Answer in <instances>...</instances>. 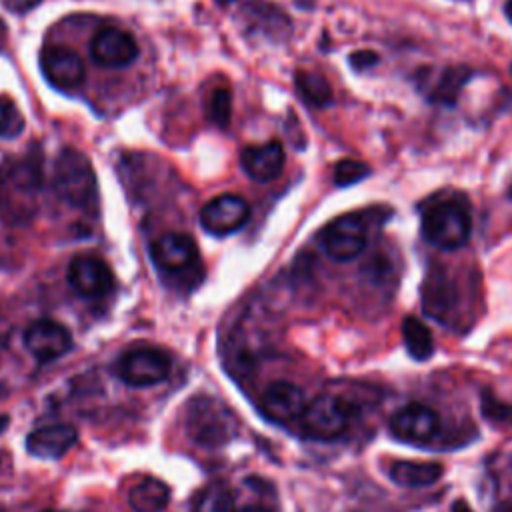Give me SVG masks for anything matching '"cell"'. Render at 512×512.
<instances>
[{
	"label": "cell",
	"mask_w": 512,
	"mask_h": 512,
	"mask_svg": "<svg viewBox=\"0 0 512 512\" xmlns=\"http://www.w3.org/2000/svg\"><path fill=\"white\" fill-rule=\"evenodd\" d=\"M152 262L164 274H182L198 262L196 240L186 232H168L152 244Z\"/></svg>",
	"instance_id": "cell-12"
},
{
	"label": "cell",
	"mask_w": 512,
	"mask_h": 512,
	"mask_svg": "<svg viewBox=\"0 0 512 512\" xmlns=\"http://www.w3.org/2000/svg\"><path fill=\"white\" fill-rule=\"evenodd\" d=\"M216 2H218L220 6H228V4H230V2H234V0H216Z\"/></svg>",
	"instance_id": "cell-34"
},
{
	"label": "cell",
	"mask_w": 512,
	"mask_h": 512,
	"mask_svg": "<svg viewBox=\"0 0 512 512\" xmlns=\"http://www.w3.org/2000/svg\"><path fill=\"white\" fill-rule=\"evenodd\" d=\"M170 502V488L158 478H144L132 486L128 504L134 512H160Z\"/></svg>",
	"instance_id": "cell-20"
},
{
	"label": "cell",
	"mask_w": 512,
	"mask_h": 512,
	"mask_svg": "<svg viewBox=\"0 0 512 512\" xmlns=\"http://www.w3.org/2000/svg\"><path fill=\"white\" fill-rule=\"evenodd\" d=\"M44 512H56V510H44Z\"/></svg>",
	"instance_id": "cell-36"
},
{
	"label": "cell",
	"mask_w": 512,
	"mask_h": 512,
	"mask_svg": "<svg viewBox=\"0 0 512 512\" xmlns=\"http://www.w3.org/2000/svg\"><path fill=\"white\" fill-rule=\"evenodd\" d=\"M26 122L14 100L0 96V138H16L22 134Z\"/></svg>",
	"instance_id": "cell-25"
},
{
	"label": "cell",
	"mask_w": 512,
	"mask_h": 512,
	"mask_svg": "<svg viewBox=\"0 0 512 512\" xmlns=\"http://www.w3.org/2000/svg\"><path fill=\"white\" fill-rule=\"evenodd\" d=\"M472 232V214L466 198H446L430 204L422 214V236L442 250L464 246Z\"/></svg>",
	"instance_id": "cell-2"
},
{
	"label": "cell",
	"mask_w": 512,
	"mask_h": 512,
	"mask_svg": "<svg viewBox=\"0 0 512 512\" xmlns=\"http://www.w3.org/2000/svg\"><path fill=\"white\" fill-rule=\"evenodd\" d=\"M236 512H270L268 508H264V506H256V504H252V506H242V508H238Z\"/></svg>",
	"instance_id": "cell-31"
},
{
	"label": "cell",
	"mask_w": 512,
	"mask_h": 512,
	"mask_svg": "<svg viewBox=\"0 0 512 512\" xmlns=\"http://www.w3.org/2000/svg\"><path fill=\"white\" fill-rule=\"evenodd\" d=\"M482 414L484 418L492 420V422H512V404H506L498 398H492L488 394H484L482 398Z\"/></svg>",
	"instance_id": "cell-27"
},
{
	"label": "cell",
	"mask_w": 512,
	"mask_h": 512,
	"mask_svg": "<svg viewBox=\"0 0 512 512\" xmlns=\"http://www.w3.org/2000/svg\"><path fill=\"white\" fill-rule=\"evenodd\" d=\"M456 304H458L456 282L448 276L446 270H442V268L432 270L422 284L424 312L438 322H448Z\"/></svg>",
	"instance_id": "cell-15"
},
{
	"label": "cell",
	"mask_w": 512,
	"mask_h": 512,
	"mask_svg": "<svg viewBox=\"0 0 512 512\" xmlns=\"http://www.w3.org/2000/svg\"><path fill=\"white\" fill-rule=\"evenodd\" d=\"M378 62V54L376 52H370V50H358V52H352L350 54V64L356 68V70H366L370 66H374Z\"/></svg>",
	"instance_id": "cell-28"
},
{
	"label": "cell",
	"mask_w": 512,
	"mask_h": 512,
	"mask_svg": "<svg viewBox=\"0 0 512 512\" xmlns=\"http://www.w3.org/2000/svg\"><path fill=\"white\" fill-rule=\"evenodd\" d=\"M452 512H472V508H470L464 500H456V502L452 504Z\"/></svg>",
	"instance_id": "cell-30"
},
{
	"label": "cell",
	"mask_w": 512,
	"mask_h": 512,
	"mask_svg": "<svg viewBox=\"0 0 512 512\" xmlns=\"http://www.w3.org/2000/svg\"><path fill=\"white\" fill-rule=\"evenodd\" d=\"M284 148L278 140L264 144H250L240 154V164L244 172L256 182H270L282 174L284 168Z\"/></svg>",
	"instance_id": "cell-16"
},
{
	"label": "cell",
	"mask_w": 512,
	"mask_h": 512,
	"mask_svg": "<svg viewBox=\"0 0 512 512\" xmlns=\"http://www.w3.org/2000/svg\"><path fill=\"white\" fill-rule=\"evenodd\" d=\"M444 468L440 462H418V460H398L394 462L386 474L388 478L406 488H422L434 484L442 476Z\"/></svg>",
	"instance_id": "cell-18"
},
{
	"label": "cell",
	"mask_w": 512,
	"mask_h": 512,
	"mask_svg": "<svg viewBox=\"0 0 512 512\" xmlns=\"http://www.w3.org/2000/svg\"><path fill=\"white\" fill-rule=\"evenodd\" d=\"M470 76L472 72L464 66L444 68L438 76L428 74V82H424V86L428 88V98L440 104H454L460 88L466 84Z\"/></svg>",
	"instance_id": "cell-19"
},
{
	"label": "cell",
	"mask_w": 512,
	"mask_h": 512,
	"mask_svg": "<svg viewBox=\"0 0 512 512\" xmlns=\"http://www.w3.org/2000/svg\"><path fill=\"white\" fill-rule=\"evenodd\" d=\"M6 422H8V420H6V418H2V416H0V432H2V428H4V426H6Z\"/></svg>",
	"instance_id": "cell-35"
},
{
	"label": "cell",
	"mask_w": 512,
	"mask_h": 512,
	"mask_svg": "<svg viewBox=\"0 0 512 512\" xmlns=\"http://www.w3.org/2000/svg\"><path fill=\"white\" fill-rule=\"evenodd\" d=\"M296 90L302 96V100L308 106L314 108H324L332 102V88L328 80L318 74V72H308V70H298L294 76Z\"/></svg>",
	"instance_id": "cell-21"
},
{
	"label": "cell",
	"mask_w": 512,
	"mask_h": 512,
	"mask_svg": "<svg viewBox=\"0 0 512 512\" xmlns=\"http://www.w3.org/2000/svg\"><path fill=\"white\" fill-rule=\"evenodd\" d=\"M42 0H2V4L14 12V14H24L30 12L34 6H38Z\"/></svg>",
	"instance_id": "cell-29"
},
{
	"label": "cell",
	"mask_w": 512,
	"mask_h": 512,
	"mask_svg": "<svg viewBox=\"0 0 512 512\" xmlns=\"http://www.w3.org/2000/svg\"><path fill=\"white\" fill-rule=\"evenodd\" d=\"M232 416L214 398H194L188 408V432L198 444H222L234 434Z\"/></svg>",
	"instance_id": "cell-3"
},
{
	"label": "cell",
	"mask_w": 512,
	"mask_h": 512,
	"mask_svg": "<svg viewBox=\"0 0 512 512\" xmlns=\"http://www.w3.org/2000/svg\"><path fill=\"white\" fill-rule=\"evenodd\" d=\"M320 244L324 252L336 262H348L356 258L366 246V226L354 214L334 218L320 232Z\"/></svg>",
	"instance_id": "cell-5"
},
{
	"label": "cell",
	"mask_w": 512,
	"mask_h": 512,
	"mask_svg": "<svg viewBox=\"0 0 512 512\" xmlns=\"http://www.w3.org/2000/svg\"><path fill=\"white\" fill-rule=\"evenodd\" d=\"M368 174H370V168L364 162L344 158V160L336 162V166H334V184L336 186H352V184L364 180Z\"/></svg>",
	"instance_id": "cell-26"
},
{
	"label": "cell",
	"mask_w": 512,
	"mask_h": 512,
	"mask_svg": "<svg viewBox=\"0 0 512 512\" xmlns=\"http://www.w3.org/2000/svg\"><path fill=\"white\" fill-rule=\"evenodd\" d=\"M510 68H512V66H510Z\"/></svg>",
	"instance_id": "cell-38"
},
{
	"label": "cell",
	"mask_w": 512,
	"mask_h": 512,
	"mask_svg": "<svg viewBox=\"0 0 512 512\" xmlns=\"http://www.w3.org/2000/svg\"><path fill=\"white\" fill-rule=\"evenodd\" d=\"M78 440V432L70 424H48L36 428L26 438V448L32 456L56 460L64 456Z\"/></svg>",
	"instance_id": "cell-17"
},
{
	"label": "cell",
	"mask_w": 512,
	"mask_h": 512,
	"mask_svg": "<svg viewBox=\"0 0 512 512\" xmlns=\"http://www.w3.org/2000/svg\"><path fill=\"white\" fill-rule=\"evenodd\" d=\"M116 374L128 386L146 388L168 378L170 358L156 348H136L116 362Z\"/></svg>",
	"instance_id": "cell-4"
},
{
	"label": "cell",
	"mask_w": 512,
	"mask_h": 512,
	"mask_svg": "<svg viewBox=\"0 0 512 512\" xmlns=\"http://www.w3.org/2000/svg\"><path fill=\"white\" fill-rule=\"evenodd\" d=\"M206 116L212 124L226 128L232 116V94L228 88H214L210 98H208V106H206Z\"/></svg>",
	"instance_id": "cell-24"
},
{
	"label": "cell",
	"mask_w": 512,
	"mask_h": 512,
	"mask_svg": "<svg viewBox=\"0 0 512 512\" xmlns=\"http://www.w3.org/2000/svg\"><path fill=\"white\" fill-rule=\"evenodd\" d=\"M260 412L272 420V422H280L286 424L294 418H300L302 412L306 410L308 402L304 392L286 380L280 382H272L260 396Z\"/></svg>",
	"instance_id": "cell-14"
},
{
	"label": "cell",
	"mask_w": 512,
	"mask_h": 512,
	"mask_svg": "<svg viewBox=\"0 0 512 512\" xmlns=\"http://www.w3.org/2000/svg\"><path fill=\"white\" fill-rule=\"evenodd\" d=\"M40 68L44 78L62 92H74L86 78L82 58L68 46H46L40 52Z\"/></svg>",
	"instance_id": "cell-10"
},
{
	"label": "cell",
	"mask_w": 512,
	"mask_h": 512,
	"mask_svg": "<svg viewBox=\"0 0 512 512\" xmlns=\"http://www.w3.org/2000/svg\"><path fill=\"white\" fill-rule=\"evenodd\" d=\"M402 340L408 354L416 360H426L434 352V340L430 330L414 316H406L402 320Z\"/></svg>",
	"instance_id": "cell-22"
},
{
	"label": "cell",
	"mask_w": 512,
	"mask_h": 512,
	"mask_svg": "<svg viewBox=\"0 0 512 512\" xmlns=\"http://www.w3.org/2000/svg\"><path fill=\"white\" fill-rule=\"evenodd\" d=\"M510 196H512V188H510Z\"/></svg>",
	"instance_id": "cell-37"
},
{
	"label": "cell",
	"mask_w": 512,
	"mask_h": 512,
	"mask_svg": "<svg viewBox=\"0 0 512 512\" xmlns=\"http://www.w3.org/2000/svg\"><path fill=\"white\" fill-rule=\"evenodd\" d=\"M54 192L72 208L92 210L98 204V182L90 160L76 148H62L54 162Z\"/></svg>",
	"instance_id": "cell-1"
},
{
	"label": "cell",
	"mask_w": 512,
	"mask_h": 512,
	"mask_svg": "<svg viewBox=\"0 0 512 512\" xmlns=\"http://www.w3.org/2000/svg\"><path fill=\"white\" fill-rule=\"evenodd\" d=\"M24 344L38 362H52L72 348V336L60 322L44 318L26 328Z\"/></svg>",
	"instance_id": "cell-13"
},
{
	"label": "cell",
	"mask_w": 512,
	"mask_h": 512,
	"mask_svg": "<svg viewBox=\"0 0 512 512\" xmlns=\"http://www.w3.org/2000/svg\"><path fill=\"white\" fill-rule=\"evenodd\" d=\"M494 512H512V500L498 504V506L494 508Z\"/></svg>",
	"instance_id": "cell-32"
},
{
	"label": "cell",
	"mask_w": 512,
	"mask_h": 512,
	"mask_svg": "<svg viewBox=\"0 0 512 512\" xmlns=\"http://www.w3.org/2000/svg\"><path fill=\"white\" fill-rule=\"evenodd\" d=\"M192 512H236L234 494L224 482L206 484L196 494Z\"/></svg>",
	"instance_id": "cell-23"
},
{
	"label": "cell",
	"mask_w": 512,
	"mask_h": 512,
	"mask_svg": "<svg viewBox=\"0 0 512 512\" xmlns=\"http://www.w3.org/2000/svg\"><path fill=\"white\" fill-rule=\"evenodd\" d=\"M250 218V206L240 194H218L200 210V224L208 234L228 236L240 230Z\"/></svg>",
	"instance_id": "cell-9"
},
{
	"label": "cell",
	"mask_w": 512,
	"mask_h": 512,
	"mask_svg": "<svg viewBox=\"0 0 512 512\" xmlns=\"http://www.w3.org/2000/svg\"><path fill=\"white\" fill-rule=\"evenodd\" d=\"M506 14H508V18L512 20V0L506 2Z\"/></svg>",
	"instance_id": "cell-33"
},
{
	"label": "cell",
	"mask_w": 512,
	"mask_h": 512,
	"mask_svg": "<svg viewBox=\"0 0 512 512\" xmlns=\"http://www.w3.org/2000/svg\"><path fill=\"white\" fill-rule=\"evenodd\" d=\"M90 56L104 68H124L138 56L134 36L122 28H102L90 40Z\"/></svg>",
	"instance_id": "cell-11"
},
{
	"label": "cell",
	"mask_w": 512,
	"mask_h": 512,
	"mask_svg": "<svg viewBox=\"0 0 512 512\" xmlns=\"http://www.w3.org/2000/svg\"><path fill=\"white\" fill-rule=\"evenodd\" d=\"M302 428L316 440L338 438L348 426V408L336 396L324 394L314 398L302 412Z\"/></svg>",
	"instance_id": "cell-7"
},
{
	"label": "cell",
	"mask_w": 512,
	"mask_h": 512,
	"mask_svg": "<svg viewBox=\"0 0 512 512\" xmlns=\"http://www.w3.org/2000/svg\"><path fill=\"white\" fill-rule=\"evenodd\" d=\"M68 284L82 298H102L114 288V272L102 258L78 254L68 264Z\"/></svg>",
	"instance_id": "cell-8"
},
{
	"label": "cell",
	"mask_w": 512,
	"mask_h": 512,
	"mask_svg": "<svg viewBox=\"0 0 512 512\" xmlns=\"http://www.w3.org/2000/svg\"><path fill=\"white\" fill-rule=\"evenodd\" d=\"M394 438L410 444H430L440 432V416L426 404H406L388 422Z\"/></svg>",
	"instance_id": "cell-6"
}]
</instances>
